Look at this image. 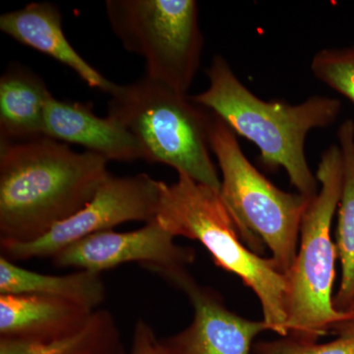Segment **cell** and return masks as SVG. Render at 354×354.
Instances as JSON below:
<instances>
[{
	"label": "cell",
	"mask_w": 354,
	"mask_h": 354,
	"mask_svg": "<svg viewBox=\"0 0 354 354\" xmlns=\"http://www.w3.org/2000/svg\"><path fill=\"white\" fill-rule=\"evenodd\" d=\"M109 160L43 136L0 141V243H28L78 213L111 176Z\"/></svg>",
	"instance_id": "cell-1"
},
{
	"label": "cell",
	"mask_w": 354,
	"mask_h": 354,
	"mask_svg": "<svg viewBox=\"0 0 354 354\" xmlns=\"http://www.w3.org/2000/svg\"><path fill=\"white\" fill-rule=\"evenodd\" d=\"M209 86L191 100L221 118L260 151L266 169H285L297 193L314 198L318 180L310 169L305 141L310 131L334 124L342 111L335 97L314 95L300 104L257 97L235 75L227 60L216 55L206 70Z\"/></svg>",
	"instance_id": "cell-2"
},
{
	"label": "cell",
	"mask_w": 354,
	"mask_h": 354,
	"mask_svg": "<svg viewBox=\"0 0 354 354\" xmlns=\"http://www.w3.org/2000/svg\"><path fill=\"white\" fill-rule=\"evenodd\" d=\"M156 218L174 237L199 241L218 267L241 279L259 298L270 330L288 337L286 276L244 244L220 191L178 174L176 183H162Z\"/></svg>",
	"instance_id": "cell-3"
},
{
	"label": "cell",
	"mask_w": 354,
	"mask_h": 354,
	"mask_svg": "<svg viewBox=\"0 0 354 354\" xmlns=\"http://www.w3.org/2000/svg\"><path fill=\"white\" fill-rule=\"evenodd\" d=\"M109 97V118L134 137L144 160L169 165L177 174L220 191L209 143L211 111L146 76L115 84Z\"/></svg>",
	"instance_id": "cell-4"
},
{
	"label": "cell",
	"mask_w": 354,
	"mask_h": 354,
	"mask_svg": "<svg viewBox=\"0 0 354 354\" xmlns=\"http://www.w3.org/2000/svg\"><path fill=\"white\" fill-rule=\"evenodd\" d=\"M316 178L320 188L302 218L297 258L286 276L288 337L306 342H318L353 315L337 311L333 301L337 252L330 227L344 180L339 145L324 151Z\"/></svg>",
	"instance_id": "cell-5"
},
{
	"label": "cell",
	"mask_w": 354,
	"mask_h": 354,
	"mask_svg": "<svg viewBox=\"0 0 354 354\" xmlns=\"http://www.w3.org/2000/svg\"><path fill=\"white\" fill-rule=\"evenodd\" d=\"M209 143L220 167L221 199L242 241L257 254L267 246L277 269L286 276L297 258L302 218L313 198L272 184L249 162L236 134L213 113Z\"/></svg>",
	"instance_id": "cell-6"
},
{
	"label": "cell",
	"mask_w": 354,
	"mask_h": 354,
	"mask_svg": "<svg viewBox=\"0 0 354 354\" xmlns=\"http://www.w3.org/2000/svg\"><path fill=\"white\" fill-rule=\"evenodd\" d=\"M104 6L123 48L145 62L144 76L187 95L204 48L197 2L108 0Z\"/></svg>",
	"instance_id": "cell-7"
},
{
	"label": "cell",
	"mask_w": 354,
	"mask_h": 354,
	"mask_svg": "<svg viewBox=\"0 0 354 354\" xmlns=\"http://www.w3.org/2000/svg\"><path fill=\"white\" fill-rule=\"evenodd\" d=\"M162 183L147 174H111L91 201L75 215L37 241L0 243L1 255L12 262L53 259L65 247L88 235L111 230L128 221L150 223L157 218Z\"/></svg>",
	"instance_id": "cell-8"
},
{
	"label": "cell",
	"mask_w": 354,
	"mask_h": 354,
	"mask_svg": "<svg viewBox=\"0 0 354 354\" xmlns=\"http://www.w3.org/2000/svg\"><path fill=\"white\" fill-rule=\"evenodd\" d=\"M176 237L157 218L131 232H97L65 247L51 259L59 269L75 268L102 274L127 263H138L149 272L188 269L196 257L191 247L177 245Z\"/></svg>",
	"instance_id": "cell-9"
},
{
	"label": "cell",
	"mask_w": 354,
	"mask_h": 354,
	"mask_svg": "<svg viewBox=\"0 0 354 354\" xmlns=\"http://www.w3.org/2000/svg\"><path fill=\"white\" fill-rule=\"evenodd\" d=\"M164 281L187 295L193 309L185 329L162 339L167 354H250L255 337L270 330L264 320H250L228 309L221 295L199 285L189 270Z\"/></svg>",
	"instance_id": "cell-10"
},
{
	"label": "cell",
	"mask_w": 354,
	"mask_h": 354,
	"mask_svg": "<svg viewBox=\"0 0 354 354\" xmlns=\"http://www.w3.org/2000/svg\"><path fill=\"white\" fill-rule=\"evenodd\" d=\"M95 310L41 295H0V339L50 342L75 335Z\"/></svg>",
	"instance_id": "cell-11"
},
{
	"label": "cell",
	"mask_w": 354,
	"mask_h": 354,
	"mask_svg": "<svg viewBox=\"0 0 354 354\" xmlns=\"http://www.w3.org/2000/svg\"><path fill=\"white\" fill-rule=\"evenodd\" d=\"M44 136L75 144L109 160L132 162L143 160L134 137L109 116L100 118L92 106L51 97L44 118Z\"/></svg>",
	"instance_id": "cell-12"
},
{
	"label": "cell",
	"mask_w": 354,
	"mask_h": 354,
	"mask_svg": "<svg viewBox=\"0 0 354 354\" xmlns=\"http://www.w3.org/2000/svg\"><path fill=\"white\" fill-rule=\"evenodd\" d=\"M0 30L18 43L68 67L91 88L109 95L115 86L70 44L62 29V14L50 2H32L18 10L2 14Z\"/></svg>",
	"instance_id": "cell-13"
},
{
	"label": "cell",
	"mask_w": 354,
	"mask_h": 354,
	"mask_svg": "<svg viewBox=\"0 0 354 354\" xmlns=\"http://www.w3.org/2000/svg\"><path fill=\"white\" fill-rule=\"evenodd\" d=\"M50 94L43 79L22 65H11L0 78V141L44 136Z\"/></svg>",
	"instance_id": "cell-14"
},
{
	"label": "cell",
	"mask_w": 354,
	"mask_h": 354,
	"mask_svg": "<svg viewBox=\"0 0 354 354\" xmlns=\"http://www.w3.org/2000/svg\"><path fill=\"white\" fill-rule=\"evenodd\" d=\"M0 295H46L97 310L106 299V288L100 272L79 270L53 276L25 269L1 255Z\"/></svg>",
	"instance_id": "cell-15"
},
{
	"label": "cell",
	"mask_w": 354,
	"mask_h": 354,
	"mask_svg": "<svg viewBox=\"0 0 354 354\" xmlns=\"http://www.w3.org/2000/svg\"><path fill=\"white\" fill-rule=\"evenodd\" d=\"M344 164V180L337 208V252L342 279L334 297L335 310L349 313L354 304V121L344 120L337 129Z\"/></svg>",
	"instance_id": "cell-16"
},
{
	"label": "cell",
	"mask_w": 354,
	"mask_h": 354,
	"mask_svg": "<svg viewBox=\"0 0 354 354\" xmlns=\"http://www.w3.org/2000/svg\"><path fill=\"white\" fill-rule=\"evenodd\" d=\"M0 354H127L111 311L97 309L87 325L71 337L50 342L0 339Z\"/></svg>",
	"instance_id": "cell-17"
},
{
	"label": "cell",
	"mask_w": 354,
	"mask_h": 354,
	"mask_svg": "<svg viewBox=\"0 0 354 354\" xmlns=\"http://www.w3.org/2000/svg\"><path fill=\"white\" fill-rule=\"evenodd\" d=\"M334 341L318 344L281 337L274 341H261L253 346L254 354H354V314L332 330Z\"/></svg>",
	"instance_id": "cell-18"
},
{
	"label": "cell",
	"mask_w": 354,
	"mask_h": 354,
	"mask_svg": "<svg viewBox=\"0 0 354 354\" xmlns=\"http://www.w3.org/2000/svg\"><path fill=\"white\" fill-rule=\"evenodd\" d=\"M310 69L316 79L354 106V44L319 50L312 58Z\"/></svg>",
	"instance_id": "cell-19"
},
{
	"label": "cell",
	"mask_w": 354,
	"mask_h": 354,
	"mask_svg": "<svg viewBox=\"0 0 354 354\" xmlns=\"http://www.w3.org/2000/svg\"><path fill=\"white\" fill-rule=\"evenodd\" d=\"M129 354H167L162 339L144 319H138L135 324Z\"/></svg>",
	"instance_id": "cell-20"
},
{
	"label": "cell",
	"mask_w": 354,
	"mask_h": 354,
	"mask_svg": "<svg viewBox=\"0 0 354 354\" xmlns=\"http://www.w3.org/2000/svg\"><path fill=\"white\" fill-rule=\"evenodd\" d=\"M349 313L354 314V304H353V306H351V310H349Z\"/></svg>",
	"instance_id": "cell-21"
}]
</instances>
